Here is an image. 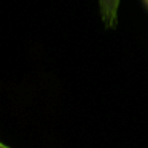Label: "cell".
Masks as SVG:
<instances>
[{"label":"cell","mask_w":148,"mask_h":148,"mask_svg":"<svg viewBox=\"0 0 148 148\" xmlns=\"http://www.w3.org/2000/svg\"><path fill=\"white\" fill-rule=\"evenodd\" d=\"M145 3H147V5H148V0H145Z\"/></svg>","instance_id":"3957f363"},{"label":"cell","mask_w":148,"mask_h":148,"mask_svg":"<svg viewBox=\"0 0 148 148\" xmlns=\"http://www.w3.org/2000/svg\"><path fill=\"white\" fill-rule=\"evenodd\" d=\"M97 2H99V11H100V18H102L103 24L108 29L116 27L118 10H119L121 0H97Z\"/></svg>","instance_id":"6da1fadb"},{"label":"cell","mask_w":148,"mask_h":148,"mask_svg":"<svg viewBox=\"0 0 148 148\" xmlns=\"http://www.w3.org/2000/svg\"><path fill=\"white\" fill-rule=\"evenodd\" d=\"M0 148H10V147H8V145H5V143H2V145H0Z\"/></svg>","instance_id":"7a4b0ae2"}]
</instances>
